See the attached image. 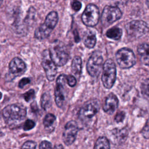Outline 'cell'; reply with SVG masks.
Here are the masks:
<instances>
[{"mask_svg": "<svg viewBox=\"0 0 149 149\" xmlns=\"http://www.w3.org/2000/svg\"><path fill=\"white\" fill-rule=\"evenodd\" d=\"M66 81L70 87H74L76 84V79L72 75H66Z\"/></svg>", "mask_w": 149, "mask_h": 149, "instance_id": "obj_28", "label": "cell"}, {"mask_svg": "<svg viewBox=\"0 0 149 149\" xmlns=\"http://www.w3.org/2000/svg\"><path fill=\"white\" fill-rule=\"evenodd\" d=\"M34 95H35L34 90L33 89H31L23 94V97L27 102H29L34 98Z\"/></svg>", "mask_w": 149, "mask_h": 149, "instance_id": "obj_25", "label": "cell"}, {"mask_svg": "<svg viewBox=\"0 0 149 149\" xmlns=\"http://www.w3.org/2000/svg\"><path fill=\"white\" fill-rule=\"evenodd\" d=\"M83 42L88 48H93L96 43V36L94 31L91 30H87L83 36Z\"/></svg>", "mask_w": 149, "mask_h": 149, "instance_id": "obj_17", "label": "cell"}, {"mask_svg": "<svg viewBox=\"0 0 149 149\" xmlns=\"http://www.w3.org/2000/svg\"><path fill=\"white\" fill-rule=\"evenodd\" d=\"M100 12L98 7L92 3L88 4L81 15L83 23L87 26H95L98 22Z\"/></svg>", "mask_w": 149, "mask_h": 149, "instance_id": "obj_8", "label": "cell"}, {"mask_svg": "<svg viewBox=\"0 0 149 149\" xmlns=\"http://www.w3.org/2000/svg\"><path fill=\"white\" fill-rule=\"evenodd\" d=\"M34 126H35V122L32 120L28 119L24 122L23 125V129L25 131L33 129L34 127Z\"/></svg>", "mask_w": 149, "mask_h": 149, "instance_id": "obj_27", "label": "cell"}, {"mask_svg": "<svg viewBox=\"0 0 149 149\" xmlns=\"http://www.w3.org/2000/svg\"><path fill=\"white\" fill-rule=\"evenodd\" d=\"M66 81V75H59L56 79V85L55 90V100L57 106L62 107L65 101V86Z\"/></svg>", "mask_w": 149, "mask_h": 149, "instance_id": "obj_14", "label": "cell"}, {"mask_svg": "<svg viewBox=\"0 0 149 149\" xmlns=\"http://www.w3.org/2000/svg\"><path fill=\"white\" fill-rule=\"evenodd\" d=\"M115 133H113L114 135L116 136V137H119V139L122 140H125L127 136V131L125 129H116L115 130Z\"/></svg>", "mask_w": 149, "mask_h": 149, "instance_id": "obj_23", "label": "cell"}, {"mask_svg": "<svg viewBox=\"0 0 149 149\" xmlns=\"http://www.w3.org/2000/svg\"><path fill=\"white\" fill-rule=\"evenodd\" d=\"M127 34L133 38H139L148 31L147 24L143 20H133L125 26Z\"/></svg>", "mask_w": 149, "mask_h": 149, "instance_id": "obj_7", "label": "cell"}, {"mask_svg": "<svg viewBox=\"0 0 149 149\" xmlns=\"http://www.w3.org/2000/svg\"><path fill=\"white\" fill-rule=\"evenodd\" d=\"M72 71L76 75H80L82 69V61L81 59L79 56H76L72 60Z\"/></svg>", "mask_w": 149, "mask_h": 149, "instance_id": "obj_19", "label": "cell"}, {"mask_svg": "<svg viewBox=\"0 0 149 149\" xmlns=\"http://www.w3.org/2000/svg\"><path fill=\"white\" fill-rule=\"evenodd\" d=\"M54 149H63V147L62 145L59 144V145H56L54 147Z\"/></svg>", "mask_w": 149, "mask_h": 149, "instance_id": "obj_34", "label": "cell"}, {"mask_svg": "<svg viewBox=\"0 0 149 149\" xmlns=\"http://www.w3.org/2000/svg\"><path fill=\"white\" fill-rule=\"evenodd\" d=\"M116 62L122 69H129L134 66L136 62L133 52L127 48L119 49L115 55Z\"/></svg>", "mask_w": 149, "mask_h": 149, "instance_id": "obj_5", "label": "cell"}, {"mask_svg": "<svg viewBox=\"0 0 149 149\" xmlns=\"http://www.w3.org/2000/svg\"><path fill=\"white\" fill-rule=\"evenodd\" d=\"M120 9L116 6H106L101 15V23L104 26H108L122 17Z\"/></svg>", "mask_w": 149, "mask_h": 149, "instance_id": "obj_10", "label": "cell"}, {"mask_svg": "<svg viewBox=\"0 0 149 149\" xmlns=\"http://www.w3.org/2000/svg\"><path fill=\"white\" fill-rule=\"evenodd\" d=\"M26 70V65L23 60L17 57L13 58L9 65V73L6 75V81H12L15 77L23 74Z\"/></svg>", "mask_w": 149, "mask_h": 149, "instance_id": "obj_9", "label": "cell"}, {"mask_svg": "<svg viewBox=\"0 0 149 149\" xmlns=\"http://www.w3.org/2000/svg\"><path fill=\"white\" fill-rule=\"evenodd\" d=\"M71 6L74 11L77 12L81 8V3L80 1L77 0H73L71 3Z\"/></svg>", "mask_w": 149, "mask_h": 149, "instance_id": "obj_30", "label": "cell"}, {"mask_svg": "<svg viewBox=\"0 0 149 149\" xmlns=\"http://www.w3.org/2000/svg\"><path fill=\"white\" fill-rule=\"evenodd\" d=\"M78 130V126L75 121L70 120L65 125L63 132L62 139L66 145H71L74 141Z\"/></svg>", "mask_w": 149, "mask_h": 149, "instance_id": "obj_13", "label": "cell"}, {"mask_svg": "<svg viewBox=\"0 0 149 149\" xmlns=\"http://www.w3.org/2000/svg\"><path fill=\"white\" fill-rule=\"evenodd\" d=\"M141 90L143 93L149 98V79H147L142 84Z\"/></svg>", "mask_w": 149, "mask_h": 149, "instance_id": "obj_24", "label": "cell"}, {"mask_svg": "<svg viewBox=\"0 0 149 149\" xmlns=\"http://www.w3.org/2000/svg\"><path fill=\"white\" fill-rule=\"evenodd\" d=\"M2 116L9 127L13 129L23 123L26 116V109L19 104L8 105L3 109Z\"/></svg>", "mask_w": 149, "mask_h": 149, "instance_id": "obj_1", "label": "cell"}, {"mask_svg": "<svg viewBox=\"0 0 149 149\" xmlns=\"http://www.w3.org/2000/svg\"><path fill=\"white\" fill-rule=\"evenodd\" d=\"M36 144L33 141H27L22 146L21 149H36Z\"/></svg>", "mask_w": 149, "mask_h": 149, "instance_id": "obj_26", "label": "cell"}, {"mask_svg": "<svg viewBox=\"0 0 149 149\" xmlns=\"http://www.w3.org/2000/svg\"><path fill=\"white\" fill-rule=\"evenodd\" d=\"M118 99L113 93H110L106 98L103 104V110L109 115H112L118 106Z\"/></svg>", "mask_w": 149, "mask_h": 149, "instance_id": "obj_15", "label": "cell"}, {"mask_svg": "<svg viewBox=\"0 0 149 149\" xmlns=\"http://www.w3.org/2000/svg\"><path fill=\"white\" fill-rule=\"evenodd\" d=\"M146 5H147L148 8H149V0H146Z\"/></svg>", "mask_w": 149, "mask_h": 149, "instance_id": "obj_35", "label": "cell"}, {"mask_svg": "<svg viewBox=\"0 0 149 149\" xmlns=\"http://www.w3.org/2000/svg\"><path fill=\"white\" fill-rule=\"evenodd\" d=\"M56 120V117L52 113H47L44 118L43 124L46 129L53 130Z\"/></svg>", "mask_w": 149, "mask_h": 149, "instance_id": "obj_20", "label": "cell"}, {"mask_svg": "<svg viewBox=\"0 0 149 149\" xmlns=\"http://www.w3.org/2000/svg\"><path fill=\"white\" fill-rule=\"evenodd\" d=\"M99 102L97 100H91L84 104L79 112V118L81 120L93 118L99 111Z\"/></svg>", "mask_w": 149, "mask_h": 149, "instance_id": "obj_12", "label": "cell"}, {"mask_svg": "<svg viewBox=\"0 0 149 149\" xmlns=\"http://www.w3.org/2000/svg\"><path fill=\"white\" fill-rule=\"evenodd\" d=\"M74 40L76 42H78L79 41H80V37H79L78 34L76 31H74Z\"/></svg>", "mask_w": 149, "mask_h": 149, "instance_id": "obj_33", "label": "cell"}, {"mask_svg": "<svg viewBox=\"0 0 149 149\" xmlns=\"http://www.w3.org/2000/svg\"><path fill=\"white\" fill-rule=\"evenodd\" d=\"M58 21V15L56 12H49L45 17L43 24L40 25L35 31L34 37L41 40L48 38Z\"/></svg>", "mask_w": 149, "mask_h": 149, "instance_id": "obj_2", "label": "cell"}, {"mask_svg": "<svg viewBox=\"0 0 149 149\" xmlns=\"http://www.w3.org/2000/svg\"><path fill=\"white\" fill-rule=\"evenodd\" d=\"M39 149H53L52 144L50 142L44 140L42 141L39 146Z\"/></svg>", "mask_w": 149, "mask_h": 149, "instance_id": "obj_29", "label": "cell"}, {"mask_svg": "<svg viewBox=\"0 0 149 149\" xmlns=\"http://www.w3.org/2000/svg\"><path fill=\"white\" fill-rule=\"evenodd\" d=\"M41 104L42 108L47 109L51 105V99L49 94L45 93L42 94L41 99Z\"/></svg>", "mask_w": 149, "mask_h": 149, "instance_id": "obj_22", "label": "cell"}, {"mask_svg": "<svg viewBox=\"0 0 149 149\" xmlns=\"http://www.w3.org/2000/svg\"><path fill=\"white\" fill-rule=\"evenodd\" d=\"M103 58L99 51H94L87 63V70L88 74L93 77L98 76L103 68Z\"/></svg>", "mask_w": 149, "mask_h": 149, "instance_id": "obj_6", "label": "cell"}, {"mask_svg": "<svg viewBox=\"0 0 149 149\" xmlns=\"http://www.w3.org/2000/svg\"><path fill=\"white\" fill-rule=\"evenodd\" d=\"M41 65L45 70L46 77L49 81H53L56 74V65L52 60L49 51L45 49L42 53Z\"/></svg>", "mask_w": 149, "mask_h": 149, "instance_id": "obj_11", "label": "cell"}, {"mask_svg": "<svg viewBox=\"0 0 149 149\" xmlns=\"http://www.w3.org/2000/svg\"><path fill=\"white\" fill-rule=\"evenodd\" d=\"M125 116V113L123 111H120L116 113L115 117V120L116 122H121L123 120Z\"/></svg>", "mask_w": 149, "mask_h": 149, "instance_id": "obj_31", "label": "cell"}, {"mask_svg": "<svg viewBox=\"0 0 149 149\" xmlns=\"http://www.w3.org/2000/svg\"><path fill=\"white\" fill-rule=\"evenodd\" d=\"M116 77V66L113 60L108 59L104 62L102 68L101 80L104 86L108 89L114 84Z\"/></svg>", "mask_w": 149, "mask_h": 149, "instance_id": "obj_4", "label": "cell"}, {"mask_svg": "<svg viewBox=\"0 0 149 149\" xmlns=\"http://www.w3.org/2000/svg\"><path fill=\"white\" fill-rule=\"evenodd\" d=\"M137 51L141 63L149 66V44L144 43L139 45Z\"/></svg>", "mask_w": 149, "mask_h": 149, "instance_id": "obj_16", "label": "cell"}, {"mask_svg": "<svg viewBox=\"0 0 149 149\" xmlns=\"http://www.w3.org/2000/svg\"><path fill=\"white\" fill-rule=\"evenodd\" d=\"M131 1H132V2H134V1H136V0H131Z\"/></svg>", "mask_w": 149, "mask_h": 149, "instance_id": "obj_36", "label": "cell"}, {"mask_svg": "<svg viewBox=\"0 0 149 149\" xmlns=\"http://www.w3.org/2000/svg\"><path fill=\"white\" fill-rule=\"evenodd\" d=\"M50 56L56 66H62L65 65L69 59V54L64 44L55 40L52 42L49 47Z\"/></svg>", "mask_w": 149, "mask_h": 149, "instance_id": "obj_3", "label": "cell"}, {"mask_svg": "<svg viewBox=\"0 0 149 149\" xmlns=\"http://www.w3.org/2000/svg\"><path fill=\"white\" fill-rule=\"evenodd\" d=\"M30 80L29 78H28V77L23 78L20 80V81L19 83V87L20 88H23L26 84L30 83Z\"/></svg>", "mask_w": 149, "mask_h": 149, "instance_id": "obj_32", "label": "cell"}, {"mask_svg": "<svg viewBox=\"0 0 149 149\" xmlns=\"http://www.w3.org/2000/svg\"><path fill=\"white\" fill-rule=\"evenodd\" d=\"M122 35V30L118 27H113L107 30L106 36L113 40H119Z\"/></svg>", "mask_w": 149, "mask_h": 149, "instance_id": "obj_18", "label": "cell"}, {"mask_svg": "<svg viewBox=\"0 0 149 149\" xmlns=\"http://www.w3.org/2000/svg\"><path fill=\"white\" fill-rule=\"evenodd\" d=\"M94 149H110L109 140L105 136H101L97 140Z\"/></svg>", "mask_w": 149, "mask_h": 149, "instance_id": "obj_21", "label": "cell"}]
</instances>
